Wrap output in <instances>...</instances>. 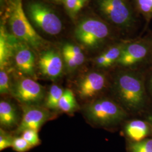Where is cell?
I'll return each mask as SVG.
<instances>
[{
    "label": "cell",
    "instance_id": "obj_17",
    "mask_svg": "<svg viewBox=\"0 0 152 152\" xmlns=\"http://www.w3.org/2000/svg\"><path fill=\"white\" fill-rule=\"evenodd\" d=\"M64 91L62 88L56 85H52L49 90L45 105L50 109H59V103Z\"/></svg>",
    "mask_w": 152,
    "mask_h": 152
},
{
    "label": "cell",
    "instance_id": "obj_11",
    "mask_svg": "<svg viewBox=\"0 0 152 152\" xmlns=\"http://www.w3.org/2000/svg\"><path fill=\"white\" fill-rule=\"evenodd\" d=\"M15 61L18 69L29 76L34 75L35 57L27 45H20L15 52Z\"/></svg>",
    "mask_w": 152,
    "mask_h": 152
},
{
    "label": "cell",
    "instance_id": "obj_27",
    "mask_svg": "<svg viewBox=\"0 0 152 152\" xmlns=\"http://www.w3.org/2000/svg\"><path fill=\"white\" fill-rule=\"evenodd\" d=\"M66 8L69 11L73 12L75 6H76L77 0H63Z\"/></svg>",
    "mask_w": 152,
    "mask_h": 152
},
{
    "label": "cell",
    "instance_id": "obj_13",
    "mask_svg": "<svg viewBox=\"0 0 152 152\" xmlns=\"http://www.w3.org/2000/svg\"><path fill=\"white\" fill-rule=\"evenodd\" d=\"M147 53V49L144 46L132 44L122 50L117 62L121 65H132L144 58Z\"/></svg>",
    "mask_w": 152,
    "mask_h": 152
},
{
    "label": "cell",
    "instance_id": "obj_19",
    "mask_svg": "<svg viewBox=\"0 0 152 152\" xmlns=\"http://www.w3.org/2000/svg\"><path fill=\"white\" fill-rule=\"evenodd\" d=\"M130 152H152V139H145L138 142H132L129 144Z\"/></svg>",
    "mask_w": 152,
    "mask_h": 152
},
{
    "label": "cell",
    "instance_id": "obj_14",
    "mask_svg": "<svg viewBox=\"0 0 152 152\" xmlns=\"http://www.w3.org/2000/svg\"><path fill=\"white\" fill-rule=\"evenodd\" d=\"M125 131L132 142H138L145 139L149 133V127L144 121L133 120L126 125Z\"/></svg>",
    "mask_w": 152,
    "mask_h": 152
},
{
    "label": "cell",
    "instance_id": "obj_16",
    "mask_svg": "<svg viewBox=\"0 0 152 152\" xmlns=\"http://www.w3.org/2000/svg\"><path fill=\"white\" fill-rule=\"evenodd\" d=\"M78 104L73 92L69 89H66L60 99L59 109L64 112H71L76 109Z\"/></svg>",
    "mask_w": 152,
    "mask_h": 152
},
{
    "label": "cell",
    "instance_id": "obj_6",
    "mask_svg": "<svg viewBox=\"0 0 152 152\" xmlns=\"http://www.w3.org/2000/svg\"><path fill=\"white\" fill-rule=\"evenodd\" d=\"M12 91L18 100L26 104L38 103L44 98L42 87L30 78H24L17 82L13 86Z\"/></svg>",
    "mask_w": 152,
    "mask_h": 152
},
{
    "label": "cell",
    "instance_id": "obj_9",
    "mask_svg": "<svg viewBox=\"0 0 152 152\" xmlns=\"http://www.w3.org/2000/svg\"><path fill=\"white\" fill-rule=\"evenodd\" d=\"M105 82L103 75L98 72H91L84 76L78 83L77 92L83 99L93 98L103 89Z\"/></svg>",
    "mask_w": 152,
    "mask_h": 152
},
{
    "label": "cell",
    "instance_id": "obj_10",
    "mask_svg": "<svg viewBox=\"0 0 152 152\" xmlns=\"http://www.w3.org/2000/svg\"><path fill=\"white\" fill-rule=\"evenodd\" d=\"M38 64L42 74L51 80L56 79L62 73V59L59 53L53 50L43 52L40 55Z\"/></svg>",
    "mask_w": 152,
    "mask_h": 152
},
{
    "label": "cell",
    "instance_id": "obj_29",
    "mask_svg": "<svg viewBox=\"0 0 152 152\" xmlns=\"http://www.w3.org/2000/svg\"><path fill=\"white\" fill-rule=\"evenodd\" d=\"M87 0H77L76 6L73 12L77 13L78 11H80L86 4V2H87Z\"/></svg>",
    "mask_w": 152,
    "mask_h": 152
},
{
    "label": "cell",
    "instance_id": "obj_23",
    "mask_svg": "<svg viewBox=\"0 0 152 152\" xmlns=\"http://www.w3.org/2000/svg\"><path fill=\"white\" fill-rule=\"evenodd\" d=\"M10 91L9 78L7 73L4 70L0 72V93L1 94H9Z\"/></svg>",
    "mask_w": 152,
    "mask_h": 152
},
{
    "label": "cell",
    "instance_id": "obj_28",
    "mask_svg": "<svg viewBox=\"0 0 152 152\" xmlns=\"http://www.w3.org/2000/svg\"><path fill=\"white\" fill-rule=\"evenodd\" d=\"M96 63L98 65L103 67L108 66V63L103 55L102 54L96 59Z\"/></svg>",
    "mask_w": 152,
    "mask_h": 152
},
{
    "label": "cell",
    "instance_id": "obj_22",
    "mask_svg": "<svg viewBox=\"0 0 152 152\" xmlns=\"http://www.w3.org/2000/svg\"><path fill=\"white\" fill-rule=\"evenodd\" d=\"M122 50H123L121 47H114L103 54L108 63L109 66L112 64L115 60L119 59Z\"/></svg>",
    "mask_w": 152,
    "mask_h": 152
},
{
    "label": "cell",
    "instance_id": "obj_30",
    "mask_svg": "<svg viewBox=\"0 0 152 152\" xmlns=\"http://www.w3.org/2000/svg\"><path fill=\"white\" fill-rule=\"evenodd\" d=\"M148 121H149V125H151V127H152V114L148 117Z\"/></svg>",
    "mask_w": 152,
    "mask_h": 152
},
{
    "label": "cell",
    "instance_id": "obj_21",
    "mask_svg": "<svg viewBox=\"0 0 152 152\" xmlns=\"http://www.w3.org/2000/svg\"><path fill=\"white\" fill-rule=\"evenodd\" d=\"M22 137L32 146L38 145L40 142L38 136V130L28 129L22 132Z\"/></svg>",
    "mask_w": 152,
    "mask_h": 152
},
{
    "label": "cell",
    "instance_id": "obj_25",
    "mask_svg": "<svg viewBox=\"0 0 152 152\" xmlns=\"http://www.w3.org/2000/svg\"><path fill=\"white\" fill-rule=\"evenodd\" d=\"M63 58L65 61V64L69 69L73 70L78 66L76 60H75V59L73 57L66 54H63Z\"/></svg>",
    "mask_w": 152,
    "mask_h": 152
},
{
    "label": "cell",
    "instance_id": "obj_18",
    "mask_svg": "<svg viewBox=\"0 0 152 152\" xmlns=\"http://www.w3.org/2000/svg\"><path fill=\"white\" fill-rule=\"evenodd\" d=\"M63 54H66L72 56L79 66L81 65L85 61V55L82 52L81 49L73 44H67L64 45Z\"/></svg>",
    "mask_w": 152,
    "mask_h": 152
},
{
    "label": "cell",
    "instance_id": "obj_1",
    "mask_svg": "<svg viewBox=\"0 0 152 152\" xmlns=\"http://www.w3.org/2000/svg\"><path fill=\"white\" fill-rule=\"evenodd\" d=\"M22 1H7L6 13L9 27L12 35L20 41L33 49H39L43 46L45 41L28 20L23 10Z\"/></svg>",
    "mask_w": 152,
    "mask_h": 152
},
{
    "label": "cell",
    "instance_id": "obj_7",
    "mask_svg": "<svg viewBox=\"0 0 152 152\" xmlns=\"http://www.w3.org/2000/svg\"><path fill=\"white\" fill-rule=\"evenodd\" d=\"M100 10L117 24H124L129 22L130 11L123 0H98Z\"/></svg>",
    "mask_w": 152,
    "mask_h": 152
},
{
    "label": "cell",
    "instance_id": "obj_24",
    "mask_svg": "<svg viewBox=\"0 0 152 152\" xmlns=\"http://www.w3.org/2000/svg\"><path fill=\"white\" fill-rule=\"evenodd\" d=\"M14 138L3 132H1L0 135V150L2 151L7 148L12 147Z\"/></svg>",
    "mask_w": 152,
    "mask_h": 152
},
{
    "label": "cell",
    "instance_id": "obj_31",
    "mask_svg": "<svg viewBox=\"0 0 152 152\" xmlns=\"http://www.w3.org/2000/svg\"><path fill=\"white\" fill-rule=\"evenodd\" d=\"M53 1H54L55 2H60V1H61V0H53Z\"/></svg>",
    "mask_w": 152,
    "mask_h": 152
},
{
    "label": "cell",
    "instance_id": "obj_12",
    "mask_svg": "<svg viewBox=\"0 0 152 152\" xmlns=\"http://www.w3.org/2000/svg\"><path fill=\"white\" fill-rule=\"evenodd\" d=\"M14 35L8 34L3 26L0 32V66L1 70L7 65L11 56L14 54L18 47L20 45L16 41Z\"/></svg>",
    "mask_w": 152,
    "mask_h": 152
},
{
    "label": "cell",
    "instance_id": "obj_5",
    "mask_svg": "<svg viewBox=\"0 0 152 152\" xmlns=\"http://www.w3.org/2000/svg\"><path fill=\"white\" fill-rule=\"evenodd\" d=\"M108 34L107 26L103 22L95 19L83 20L75 30V36L78 41L90 48L97 46Z\"/></svg>",
    "mask_w": 152,
    "mask_h": 152
},
{
    "label": "cell",
    "instance_id": "obj_26",
    "mask_svg": "<svg viewBox=\"0 0 152 152\" xmlns=\"http://www.w3.org/2000/svg\"><path fill=\"white\" fill-rule=\"evenodd\" d=\"M141 10L145 12L152 11V0H137Z\"/></svg>",
    "mask_w": 152,
    "mask_h": 152
},
{
    "label": "cell",
    "instance_id": "obj_3",
    "mask_svg": "<svg viewBox=\"0 0 152 152\" xmlns=\"http://www.w3.org/2000/svg\"><path fill=\"white\" fill-rule=\"evenodd\" d=\"M89 121L100 126L117 125L126 116L125 110L108 99H100L87 105L85 109Z\"/></svg>",
    "mask_w": 152,
    "mask_h": 152
},
{
    "label": "cell",
    "instance_id": "obj_2",
    "mask_svg": "<svg viewBox=\"0 0 152 152\" xmlns=\"http://www.w3.org/2000/svg\"><path fill=\"white\" fill-rule=\"evenodd\" d=\"M114 86L118 98L127 109L136 111L143 108L145 93L143 82L139 77L130 73L121 75Z\"/></svg>",
    "mask_w": 152,
    "mask_h": 152
},
{
    "label": "cell",
    "instance_id": "obj_20",
    "mask_svg": "<svg viewBox=\"0 0 152 152\" xmlns=\"http://www.w3.org/2000/svg\"><path fill=\"white\" fill-rule=\"evenodd\" d=\"M12 147L16 152H26L31 149L33 147L22 136L14 138Z\"/></svg>",
    "mask_w": 152,
    "mask_h": 152
},
{
    "label": "cell",
    "instance_id": "obj_15",
    "mask_svg": "<svg viewBox=\"0 0 152 152\" xmlns=\"http://www.w3.org/2000/svg\"><path fill=\"white\" fill-rule=\"evenodd\" d=\"M18 122L16 110L11 104L6 101L0 102V124L5 127H12Z\"/></svg>",
    "mask_w": 152,
    "mask_h": 152
},
{
    "label": "cell",
    "instance_id": "obj_32",
    "mask_svg": "<svg viewBox=\"0 0 152 152\" xmlns=\"http://www.w3.org/2000/svg\"><path fill=\"white\" fill-rule=\"evenodd\" d=\"M151 87H152V81H151Z\"/></svg>",
    "mask_w": 152,
    "mask_h": 152
},
{
    "label": "cell",
    "instance_id": "obj_8",
    "mask_svg": "<svg viewBox=\"0 0 152 152\" xmlns=\"http://www.w3.org/2000/svg\"><path fill=\"white\" fill-rule=\"evenodd\" d=\"M50 117L49 112L45 109L36 106H28L24 108L22 121L17 132H23L26 130H38Z\"/></svg>",
    "mask_w": 152,
    "mask_h": 152
},
{
    "label": "cell",
    "instance_id": "obj_4",
    "mask_svg": "<svg viewBox=\"0 0 152 152\" xmlns=\"http://www.w3.org/2000/svg\"><path fill=\"white\" fill-rule=\"evenodd\" d=\"M27 11L33 23L44 32L56 35L61 31L62 23L59 18L46 5L32 2L28 5Z\"/></svg>",
    "mask_w": 152,
    "mask_h": 152
}]
</instances>
